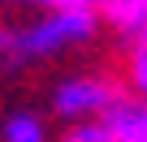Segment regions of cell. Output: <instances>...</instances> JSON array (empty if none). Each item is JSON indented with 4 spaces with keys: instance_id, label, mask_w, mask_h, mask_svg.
<instances>
[{
    "instance_id": "1",
    "label": "cell",
    "mask_w": 147,
    "mask_h": 142,
    "mask_svg": "<svg viewBox=\"0 0 147 142\" xmlns=\"http://www.w3.org/2000/svg\"><path fill=\"white\" fill-rule=\"evenodd\" d=\"M100 9H43L26 26H0V65L5 69H26L52 56H65L82 47L100 30Z\"/></svg>"
},
{
    "instance_id": "2",
    "label": "cell",
    "mask_w": 147,
    "mask_h": 142,
    "mask_svg": "<svg viewBox=\"0 0 147 142\" xmlns=\"http://www.w3.org/2000/svg\"><path fill=\"white\" fill-rule=\"evenodd\" d=\"M121 86L100 78V73H69L56 78V86L48 91V112L65 125H78V121H95L117 103Z\"/></svg>"
},
{
    "instance_id": "3",
    "label": "cell",
    "mask_w": 147,
    "mask_h": 142,
    "mask_svg": "<svg viewBox=\"0 0 147 142\" xmlns=\"http://www.w3.org/2000/svg\"><path fill=\"white\" fill-rule=\"evenodd\" d=\"M104 121L113 129V142H147V95H117Z\"/></svg>"
},
{
    "instance_id": "4",
    "label": "cell",
    "mask_w": 147,
    "mask_h": 142,
    "mask_svg": "<svg viewBox=\"0 0 147 142\" xmlns=\"http://www.w3.org/2000/svg\"><path fill=\"white\" fill-rule=\"evenodd\" d=\"M100 17L121 35V39H138L147 26V0H100Z\"/></svg>"
},
{
    "instance_id": "5",
    "label": "cell",
    "mask_w": 147,
    "mask_h": 142,
    "mask_svg": "<svg viewBox=\"0 0 147 142\" xmlns=\"http://www.w3.org/2000/svg\"><path fill=\"white\" fill-rule=\"evenodd\" d=\"M0 138L5 142H43L48 138V121L39 108H9L0 116Z\"/></svg>"
},
{
    "instance_id": "6",
    "label": "cell",
    "mask_w": 147,
    "mask_h": 142,
    "mask_svg": "<svg viewBox=\"0 0 147 142\" xmlns=\"http://www.w3.org/2000/svg\"><path fill=\"white\" fill-rule=\"evenodd\" d=\"M130 91L147 95V39H134L130 47Z\"/></svg>"
},
{
    "instance_id": "7",
    "label": "cell",
    "mask_w": 147,
    "mask_h": 142,
    "mask_svg": "<svg viewBox=\"0 0 147 142\" xmlns=\"http://www.w3.org/2000/svg\"><path fill=\"white\" fill-rule=\"evenodd\" d=\"M5 9H35V13H43V9H100V0H0Z\"/></svg>"
}]
</instances>
